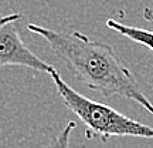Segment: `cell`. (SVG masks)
I'll return each instance as SVG.
<instances>
[{"label": "cell", "mask_w": 153, "mask_h": 148, "mask_svg": "<svg viewBox=\"0 0 153 148\" xmlns=\"http://www.w3.org/2000/svg\"><path fill=\"white\" fill-rule=\"evenodd\" d=\"M75 128V122L74 121H71V122H68V125L62 130V132H61L58 137L55 138L54 141H53V145H61V147H67L68 145V138H70V132L72 131Z\"/></svg>", "instance_id": "cell-5"}, {"label": "cell", "mask_w": 153, "mask_h": 148, "mask_svg": "<svg viewBox=\"0 0 153 148\" xmlns=\"http://www.w3.org/2000/svg\"><path fill=\"white\" fill-rule=\"evenodd\" d=\"M50 76L64 105L84 122L88 140L97 138L106 143L112 137L153 138V127L129 118L104 103L82 95L62 80L57 68L50 73Z\"/></svg>", "instance_id": "cell-2"}, {"label": "cell", "mask_w": 153, "mask_h": 148, "mask_svg": "<svg viewBox=\"0 0 153 148\" xmlns=\"http://www.w3.org/2000/svg\"><path fill=\"white\" fill-rule=\"evenodd\" d=\"M111 30L116 32L118 34L123 36V37L129 38L135 43L140 44L148 50L153 51V30H146V29L140 27H133V26H128L120 22H116L115 19H108L105 23Z\"/></svg>", "instance_id": "cell-4"}, {"label": "cell", "mask_w": 153, "mask_h": 148, "mask_svg": "<svg viewBox=\"0 0 153 148\" xmlns=\"http://www.w3.org/2000/svg\"><path fill=\"white\" fill-rule=\"evenodd\" d=\"M142 17L146 20V22L150 24V27L153 29V6H148V7H145L142 11Z\"/></svg>", "instance_id": "cell-6"}, {"label": "cell", "mask_w": 153, "mask_h": 148, "mask_svg": "<svg viewBox=\"0 0 153 148\" xmlns=\"http://www.w3.org/2000/svg\"><path fill=\"white\" fill-rule=\"evenodd\" d=\"M22 13H19V11H16V13H11V14H6V16H1L0 17V26L1 24H4V23L10 22V20H16V19H22Z\"/></svg>", "instance_id": "cell-7"}, {"label": "cell", "mask_w": 153, "mask_h": 148, "mask_svg": "<svg viewBox=\"0 0 153 148\" xmlns=\"http://www.w3.org/2000/svg\"><path fill=\"white\" fill-rule=\"evenodd\" d=\"M27 29L43 37L55 57L89 90L105 97L120 95L132 100L153 115L150 100L109 44L91 40L76 30L62 33L36 23H30Z\"/></svg>", "instance_id": "cell-1"}, {"label": "cell", "mask_w": 153, "mask_h": 148, "mask_svg": "<svg viewBox=\"0 0 153 148\" xmlns=\"http://www.w3.org/2000/svg\"><path fill=\"white\" fill-rule=\"evenodd\" d=\"M22 19L10 20L0 26V68L1 67H26L41 73H50L55 67L41 60L23 41L19 30Z\"/></svg>", "instance_id": "cell-3"}]
</instances>
